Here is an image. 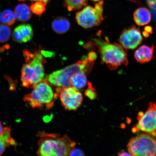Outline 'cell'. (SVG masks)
<instances>
[{"instance_id":"d6986e66","label":"cell","mask_w":156,"mask_h":156,"mask_svg":"<svg viewBox=\"0 0 156 156\" xmlns=\"http://www.w3.org/2000/svg\"><path fill=\"white\" fill-rule=\"evenodd\" d=\"M87 0H64V5L69 11L76 10L87 5Z\"/></svg>"},{"instance_id":"9c48e42d","label":"cell","mask_w":156,"mask_h":156,"mask_svg":"<svg viewBox=\"0 0 156 156\" xmlns=\"http://www.w3.org/2000/svg\"><path fill=\"white\" fill-rule=\"evenodd\" d=\"M139 29L133 25L122 30L119 41L123 47L129 50H134L143 41Z\"/></svg>"},{"instance_id":"ac0fdd59","label":"cell","mask_w":156,"mask_h":156,"mask_svg":"<svg viewBox=\"0 0 156 156\" xmlns=\"http://www.w3.org/2000/svg\"><path fill=\"white\" fill-rule=\"evenodd\" d=\"M16 18L15 13L9 9L5 10L0 15V21L3 24L8 25L14 24Z\"/></svg>"},{"instance_id":"e0dca14e","label":"cell","mask_w":156,"mask_h":156,"mask_svg":"<svg viewBox=\"0 0 156 156\" xmlns=\"http://www.w3.org/2000/svg\"><path fill=\"white\" fill-rule=\"evenodd\" d=\"M23 37V42L25 43L32 40L33 36V30L32 27L29 24H22L16 28Z\"/></svg>"},{"instance_id":"2e32d148","label":"cell","mask_w":156,"mask_h":156,"mask_svg":"<svg viewBox=\"0 0 156 156\" xmlns=\"http://www.w3.org/2000/svg\"><path fill=\"white\" fill-rule=\"evenodd\" d=\"M87 82L86 75L83 72H79L74 74L70 78L71 85L78 90L84 87L87 84Z\"/></svg>"},{"instance_id":"52a82bcc","label":"cell","mask_w":156,"mask_h":156,"mask_svg":"<svg viewBox=\"0 0 156 156\" xmlns=\"http://www.w3.org/2000/svg\"><path fill=\"white\" fill-rule=\"evenodd\" d=\"M56 91L66 110H75L81 106L83 101V95L78 90L71 87H58Z\"/></svg>"},{"instance_id":"8fae6325","label":"cell","mask_w":156,"mask_h":156,"mask_svg":"<svg viewBox=\"0 0 156 156\" xmlns=\"http://www.w3.org/2000/svg\"><path fill=\"white\" fill-rule=\"evenodd\" d=\"M154 45L151 47L143 45L136 50L134 54L136 61L140 64L148 63L154 57Z\"/></svg>"},{"instance_id":"9a60e30c","label":"cell","mask_w":156,"mask_h":156,"mask_svg":"<svg viewBox=\"0 0 156 156\" xmlns=\"http://www.w3.org/2000/svg\"><path fill=\"white\" fill-rule=\"evenodd\" d=\"M30 9L25 4H19L16 7L14 13L16 18L22 22L28 21L32 16Z\"/></svg>"},{"instance_id":"5b68a950","label":"cell","mask_w":156,"mask_h":156,"mask_svg":"<svg viewBox=\"0 0 156 156\" xmlns=\"http://www.w3.org/2000/svg\"><path fill=\"white\" fill-rule=\"evenodd\" d=\"M132 156H156V139L142 133L131 138L127 145Z\"/></svg>"},{"instance_id":"277c9868","label":"cell","mask_w":156,"mask_h":156,"mask_svg":"<svg viewBox=\"0 0 156 156\" xmlns=\"http://www.w3.org/2000/svg\"><path fill=\"white\" fill-rule=\"evenodd\" d=\"M33 88L32 92L24 97L25 102L33 108H51L58 95L54 93L49 83L43 80Z\"/></svg>"},{"instance_id":"7a4b0ae2","label":"cell","mask_w":156,"mask_h":156,"mask_svg":"<svg viewBox=\"0 0 156 156\" xmlns=\"http://www.w3.org/2000/svg\"><path fill=\"white\" fill-rule=\"evenodd\" d=\"M94 41L99 48L102 63L106 64L110 70L128 65L127 51L121 44L110 43L107 38L105 41L97 39Z\"/></svg>"},{"instance_id":"4dcf8cb0","label":"cell","mask_w":156,"mask_h":156,"mask_svg":"<svg viewBox=\"0 0 156 156\" xmlns=\"http://www.w3.org/2000/svg\"><path fill=\"white\" fill-rule=\"evenodd\" d=\"M92 1H94L95 2H98L101 1V0H92Z\"/></svg>"},{"instance_id":"f1b7e54d","label":"cell","mask_w":156,"mask_h":156,"mask_svg":"<svg viewBox=\"0 0 156 156\" xmlns=\"http://www.w3.org/2000/svg\"><path fill=\"white\" fill-rule=\"evenodd\" d=\"M142 34H143V36L145 38H148V37L149 36V34L147 32H145V31H144L143 33H142Z\"/></svg>"},{"instance_id":"83f0119b","label":"cell","mask_w":156,"mask_h":156,"mask_svg":"<svg viewBox=\"0 0 156 156\" xmlns=\"http://www.w3.org/2000/svg\"><path fill=\"white\" fill-rule=\"evenodd\" d=\"M19 1H25V0H18ZM30 1H41L45 3H46L47 4V3H48V2L49 1V0H30Z\"/></svg>"},{"instance_id":"6da1fadb","label":"cell","mask_w":156,"mask_h":156,"mask_svg":"<svg viewBox=\"0 0 156 156\" xmlns=\"http://www.w3.org/2000/svg\"><path fill=\"white\" fill-rule=\"evenodd\" d=\"M38 142L37 154L42 156L69 155L75 148V142L67 136H61L57 134L41 133Z\"/></svg>"},{"instance_id":"ffe728a7","label":"cell","mask_w":156,"mask_h":156,"mask_svg":"<svg viewBox=\"0 0 156 156\" xmlns=\"http://www.w3.org/2000/svg\"><path fill=\"white\" fill-rule=\"evenodd\" d=\"M11 29L8 25L0 24V43L7 41L10 37Z\"/></svg>"},{"instance_id":"4fadbf2b","label":"cell","mask_w":156,"mask_h":156,"mask_svg":"<svg viewBox=\"0 0 156 156\" xmlns=\"http://www.w3.org/2000/svg\"><path fill=\"white\" fill-rule=\"evenodd\" d=\"M16 143L12 137L10 129L4 128L3 132L0 135V155L5 151L6 148L11 145H15Z\"/></svg>"},{"instance_id":"4316f807","label":"cell","mask_w":156,"mask_h":156,"mask_svg":"<svg viewBox=\"0 0 156 156\" xmlns=\"http://www.w3.org/2000/svg\"><path fill=\"white\" fill-rule=\"evenodd\" d=\"M118 155L120 156H132V155L129 153H128L127 152L125 151H121L118 153Z\"/></svg>"},{"instance_id":"5bb4252c","label":"cell","mask_w":156,"mask_h":156,"mask_svg":"<svg viewBox=\"0 0 156 156\" xmlns=\"http://www.w3.org/2000/svg\"><path fill=\"white\" fill-rule=\"evenodd\" d=\"M69 21L66 17H59L55 19L52 23V27L54 32L59 34H63L69 30Z\"/></svg>"},{"instance_id":"44dd1931","label":"cell","mask_w":156,"mask_h":156,"mask_svg":"<svg viewBox=\"0 0 156 156\" xmlns=\"http://www.w3.org/2000/svg\"><path fill=\"white\" fill-rule=\"evenodd\" d=\"M46 5V4L43 2L38 1L31 5L30 7V10L34 14L40 15L45 11Z\"/></svg>"},{"instance_id":"7c38bea8","label":"cell","mask_w":156,"mask_h":156,"mask_svg":"<svg viewBox=\"0 0 156 156\" xmlns=\"http://www.w3.org/2000/svg\"><path fill=\"white\" fill-rule=\"evenodd\" d=\"M133 19L136 24L138 26H144L151 22V13L146 8L140 7L134 12Z\"/></svg>"},{"instance_id":"f546056e","label":"cell","mask_w":156,"mask_h":156,"mask_svg":"<svg viewBox=\"0 0 156 156\" xmlns=\"http://www.w3.org/2000/svg\"><path fill=\"white\" fill-rule=\"evenodd\" d=\"M4 128L2 126L1 122H0V135L3 132Z\"/></svg>"},{"instance_id":"7402d4cb","label":"cell","mask_w":156,"mask_h":156,"mask_svg":"<svg viewBox=\"0 0 156 156\" xmlns=\"http://www.w3.org/2000/svg\"><path fill=\"white\" fill-rule=\"evenodd\" d=\"M88 87L85 93V96L91 100H94L96 99L97 97V93L95 91V89L92 87V84L90 83H88Z\"/></svg>"},{"instance_id":"8992f818","label":"cell","mask_w":156,"mask_h":156,"mask_svg":"<svg viewBox=\"0 0 156 156\" xmlns=\"http://www.w3.org/2000/svg\"><path fill=\"white\" fill-rule=\"evenodd\" d=\"M103 2L95 4L94 7H86L76 14L78 24L85 29L92 28L100 25L104 20L103 16Z\"/></svg>"},{"instance_id":"ba28073f","label":"cell","mask_w":156,"mask_h":156,"mask_svg":"<svg viewBox=\"0 0 156 156\" xmlns=\"http://www.w3.org/2000/svg\"><path fill=\"white\" fill-rule=\"evenodd\" d=\"M138 122L136 127L138 130L147 133L150 135L156 131V103L150 102L147 110L145 114L142 112L138 113Z\"/></svg>"},{"instance_id":"3957f363","label":"cell","mask_w":156,"mask_h":156,"mask_svg":"<svg viewBox=\"0 0 156 156\" xmlns=\"http://www.w3.org/2000/svg\"><path fill=\"white\" fill-rule=\"evenodd\" d=\"M43 55L39 50L34 53V56L23 66L21 80L23 87L30 88L43 80L45 60Z\"/></svg>"},{"instance_id":"cb8c5ba5","label":"cell","mask_w":156,"mask_h":156,"mask_svg":"<svg viewBox=\"0 0 156 156\" xmlns=\"http://www.w3.org/2000/svg\"><path fill=\"white\" fill-rule=\"evenodd\" d=\"M146 2L150 8L156 10V0H146Z\"/></svg>"},{"instance_id":"484cf974","label":"cell","mask_w":156,"mask_h":156,"mask_svg":"<svg viewBox=\"0 0 156 156\" xmlns=\"http://www.w3.org/2000/svg\"><path fill=\"white\" fill-rule=\"evenodd\" d=\"M144 31L149 34H152L153 33V28L151 26H146L144 28Z\"/></svg>"},{"instance_id":"30bf717a","label":"cell","mask_w":156,"mask_h":156,"mask_svg":"<svg viewBox=\"0 0 156 156\" xmlns=\"http://www.w3.org/2000/svg\"><path fill=\"white\" fill-rule=\"evenodd\" d=\"M70 78L62 69L47 76L44 80L49 83L55 86L64 88L71 86Z\"/></svg>"},{"instance_id":"d4e9b609","label":"cell","mask_w":156,"mask_h":156,"mask_svg":"<svg viewBox=\"0 0 156 156\" xmlns=\"http://www.w3.org/2000/svg\"><path fill=\"white\" fill-rule=\"evenodd\" d=\"M88 58H89L91 61L93 62L97 58V55L95 52H90L87 56Z\"/></svg>"},{"instance_id":"603a6c76","label":"cell","mask_w":156,"mask_h":156,"mask_svg":"<svg viewBox=\"0 0 156 156\" xmlns=\"http://www.w3.org/2000/svg\"><path fill=\"white\" fill-rule=\"evenodd\" d=\"M70 156H84L85 155L83 152L79 149H75L74 148L69 153Z\"/></svg>"}]
</instances>
